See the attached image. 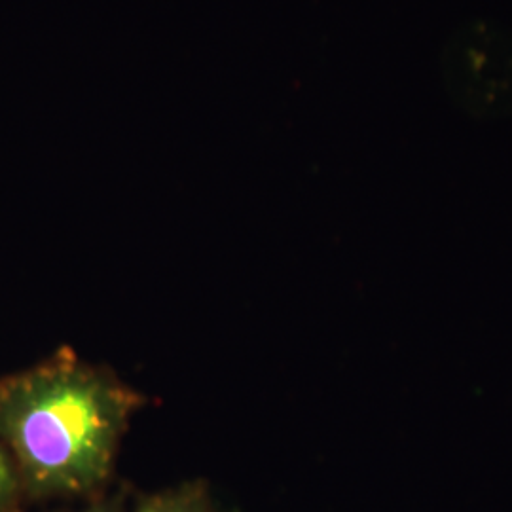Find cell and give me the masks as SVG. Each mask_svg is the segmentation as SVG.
Listing matches in <instances>:
<instances>
[{"label":"cell","instance_id":"1","mask_svg":"<svg viewBox=\"0 0 512 512\" xmlns=\"http://www.w3.org/2000/svg\"><path fill=\"white\" fill-rule=\"evenodd\" d=\"M139 404L141 395L71 351L0 378V440L25 497L97 492Z\"/></svg>","mask_w":512,"mask_h":512},{"label":"cell","instance_id":"5","mask_svg":"<svg viewBox=\"0 0 512 512\" xmlns=\"http://www.w3.org/2000/svg\"><path fill=\"white\" fill-rule=\"evenodd\" d=\"M74 512H122V507L116 501H95L90 507Z\"/></svg>","mask_w":512,"mask_h":512},{"label":"cell","instance_id":"4","mask_svg":"<svg viewBox=\"0 0 512 512\" xmlns=\"http://www.w3.org/2000/svg\"><path fill=\"white\" fill-rule=\"evenodd\" d=\"M25 499L18 469L0 440V512H21Z\"/></svg>","mask_w":512,"mask_h":512},{"label":"cell","instance_id":"3","mask_svg":"<svg viewBox=\"0 0 512 512\" xmlns=\"http://www.w3.org/2000/svg\"><path fill=\"white\" fill-rule=\"evenodd\" d=\"M135 512H222L205 482H186L158 494L145 495Z\"/></svg>","mask_w":512,"mask_h":512},{"label":"cell","instance_id":"2","mask_svg":"<svg viewBox=\"0 0 512 512\" xmlns=\"http://www.w3.org/2000/svg\"><path fill=\"white\" fill-rule=\"evenodd\" d=\"M440 80L452 107L476 122L512 118V29L490 16L458 23L440 50Z\"/></svg>","mask_w":512,"mask_h":512}]
</instances>
